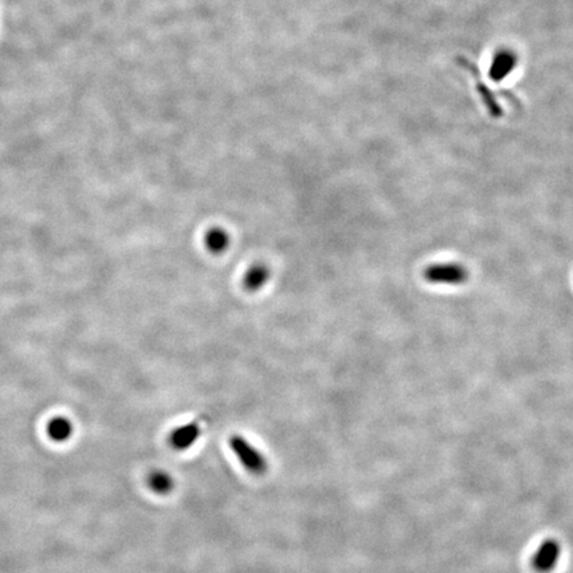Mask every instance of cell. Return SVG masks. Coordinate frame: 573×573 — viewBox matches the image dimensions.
I'll list each match as a JSON object with an SVG mask.
<instances>
[{
    "instance_id": "7a4b0ae2",
    "label": "cell",
    "mask_w": 573,
    "mask_h": 573,
    "mask_svg": "<svg viewBox=\"0 0 573 573\" xmlns=\"http://www.w3.org/2000/svg\"><path fill=\"white\" fill-rule=\"evenodd\" d=\"M467 269L462 265H431L423 272L425 279L437 284H461L467 279Z\"/></svg>"
},
{
    "instance_id": "5b68a950",
    "label": "cell",
    "mask_w": 573,
    "mask_h": 573,
    "mask_svg": "<svg viewBox=\"0 0 573 573\" xmlns=\"http://www.w3.org/2000/svg\"><path fill=\"white\" fill-rule=\"evenodd\" d=\"M201 428L196 422L187 423L184 426H181L175 429L170 435V445L172 447L178 451L187 450L194 445L196 440L199 438Z\"/></svg>"
},
{
    "instance_id": "ba28073f",
    "label": "cell",
    "mask_w": 573,
    "mask_h": 573,
    "mask_svg": "<svg viewBox=\"0 0 573 573\" xmlns=\"http://www.w3.org/2000/svg\"><path fill=\"white\" fill-rule=\"evenodd\" d=\"M48 435L55 442H65L69 440L73 433V425L69 420L64 417H57L48 423Z\"/></svg>"
},
{
    "instance_id": "8992f818",
    "label": "cell",
    "mask_w": 573,
    "mask_h": 573,
    "mask_svg": "<svg viewBox=\"0 0 573 573\" xmlns=\"http://www.w3.org/2000/svg\"><path fill=\"white\" fill-rule=\"evenodd\" d=\"M148 484L158 495H167L174 489V481L166 471L154 470L148 477Z\"/></svg>"
},
{
    "instance_id": "277c9868",
    "label": "cell",
    "mask_w": 573,
    "mask_h": 573,
    "mask_svg": "<svg viewBox=\"0 0 573 573\" xmlns=\"http://www.w3.org/2000/svg\"><path fill=\"white\" fill-rule=\"evenodd\" d=\"M516 67H518L516 53L508 48H501L492 57L489 76L492 82H504L511 76Z\"/></svg>"
},
{
    "instance_id": "3957f363",
    "label": "cell",
    "mask_w": 573,
    "mask_h": 573,
    "mask_svg": "<svg viewBox=\"0 0 573 573\" xmlns=\"http://www.w3.org/2000/svg\"><path fill=\"white\" fill-rule=\"evenodd\" d=\"M562 547L557 540L547 539L540 544L533 559V569L538 573L552 572L559 563Z\"/></svg>"
},
{
    "instance_id": "6da1fadb",
    "label": "cell",
    "mask_w": 573,
    "mask_h": 573,
    "mask_svg": "<svg viewBox=\"0 0 573 573\" xmlns=\"http://www.w3.org/2000/svg\"><path fill=\"white\" fill-rule=\"evenodd\" d=\"M230 447L248 472L254 475H262L266 472L268 464L265 455L246 438L240 435H233L230 440Z\"/></svg>"
},
{
    "instance_id": "9c48e42d",
    "label": "cell",
    "mask_w": 573,
    "mask_h": 573,
    "mask_svg": "<svg viewBox=\"0 0 573 573\" xmlns=\"http://www.w3.org/2000/svg\"><path fill=\"white\" fill-rule=\"evenodd\" d=\"M269 279V269L265 265H255L248 269L245 277V286L248 291H257L266 284Z\"/></svg>"
},
{
    "instance_id": "52a82bcc",
    "label": "cell",
    "mask_w": 573,
    "mask_h": 573,
    "mask_svg": "<svg viewBox=\"0 0 573 573\" xmlns=\"http://www.w3.org/2000/svg\"><path fill=\"white\" fill-rule=\"evenodd\" d=\"M206 247L213 252V254H222L228 248L230 245V236L225 230L215 227L207 231L205 238Z\"/></svg>"
}]
</instances>
